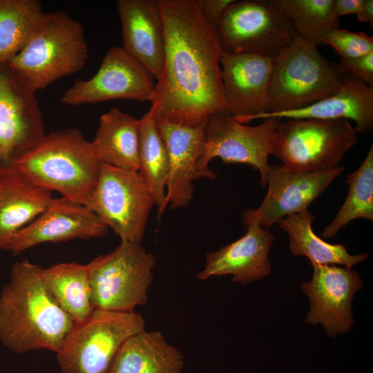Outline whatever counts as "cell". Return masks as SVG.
<instances>
[{
  "label": "cell",
  "instance_id": "cell-1",
  "mask_svg": "<svg viewBox=\"0 0 373 373\" xmlns=\"http://www.w3.org/2000/svg\"><path fill=\"white\" fill-rule=\"evenodd\" d=\"M158 1L165 51L151 108L157 122L195 127L225 113L220 38L198 0Z\"/></svg>",
  "mask_w": 373,
  "mask_h": 373
},
{
  "label": "cell",
  "instance_id": "cell-2",
  "mask_svg": "<svg viewBox=\"0 0 373 373\" xmlns=\"http://www.w3.org/2000/svg\"><path fill=\"white\" fill-rule=\"evenodd\" d=\"M42 269L27 259L15 262L0 293V342L17 354H57L75 325L48 292Z\"/></svg>",
  "mask_w": 373,
  "mask_h": 373
},
{
  "label": "cell",
  "instance_id": "cell-3",
  "mask_svg": "<svg viewBox=\"0 0 373 373\" xmlns=\"http://www.w3.org/2000/svg\"><path fill=\"white\" fill-rule=\"evenodd\" d=\"M100 164L91 141L79 130L67 128L46 134L14 166L34 183L86 206Z\"/></svg>",
  "mask_w": 373,
  "mask_h": 373
},
{
  "label": "cell",
  "instance_id": "cell-4",
  "mask_svg": "<svg viewBox=\"0 0 373 373\" xmlns=\"http://www.w3.org/2000/svg\"><path fill=\"white\" fill-rule=\"evenodd\" d=\"M88 59L82 25L64 11L43 15L28 41L8 64L36 92L80 70Z\"/></svg>",
  "mask_w": 373,
  "mask_h": 373
},
{
  "label": "cell",
  "instance_id": "cell-5",
  "mask_svg": "<svg viewBox=\"0 0 373 373\" xmlns=\"http://www.w3.org/2000/svg\"><path fill=\"white\" fill-rule=\"evenodd\" d=\"M345 74L339 64L320 53L315 43L298 35L274 59L263 114L300 109L328 97L339 90Z\"/></svg>",
  "mask_w": 373,
  "mask_h": 373
},
{
  "label": "cell",
  "instance_id": "cell-6",
  "mask_svg": "<svg viewBox=\"0 0 373 373\" xmlns=\"http://www.w3.org/2000/svg\"><path fill=\"white\" fill-rule=\"evenodd\" d=\"M358 140V133L347 119H280L269 155L276 156L285 170L317 172L338 166Z\"/></svg>",
  "mask_w": 373,
  "mask_h": 373
},
{
  "label": "cell",
  "instance_id": "cell-7",
  "mask_svg": "<svg viewBox=\"0 0 373 373\" xmlns=\"http://www.w3.org/2000/svg\"><path fill=\"white\" fill-rule=\"evenodd\" d=\"M156 257L141 245L126 242L86 265L94 309L131 312L147 301Z\"/></svg>",
  "mask_w": 373,
  "mask_h": 373
},
{
  "label": "cell",
  "instance_id": "cell-8",
  "mask_svg": "<svg viewBox=\"0 0 373 373\" xmlns=\"http://www.w3.org/2000/svg\"><path fill=\"white\" fill-rule=\"evenodd\" d=\"M137 312L95 309L84 322L75 324L57 353L63 373H108L125 341L144 330Z\"/></svg>",
  "mask_w": 373,
  "mask_h": 373
},
{
  "label": "cell",
  "instance_id": "cell-9",
  "mask_svg": "<svg viewBox=\"0 0 373 373\" xmlns=\"http://www.w3.org/2000/svg\"><path fill=\"white\" fill-rule=\"evenodd\" d=\"M155 198L137 171L101 163L86 207L113 229L121 242L141 245Z\"/></svg>",
  "mask_w": 373,
  "mask_h": 373
},
{
  "label": "cell",
  "instance_id": "cell-10",
  "mask_svg": "<svg viewBox=\"0 0 373 373\" xmlns=\"http://www.w3.org/2000/svg\"><path fill=\"white\" fill-rule=\"evenodd\" d=\"M223 52L275 59L298 37L289 20L269 0L234 1L217 27Z\"/></svg>",
  "mask_w": 373,
  "mask_h": 373
},
{
  "label": "cell",
  "instance_id": "cell-11",
  "mask_svg": "<svg viewBox=\"0 0 373 373\" xmlns=\"http://www.w3.org/2000/svg\"><path fill=\"white\" fill-rule=\"evenodd\" d=\"M279 120L269 117L259 125L249 126L226 113L209 116L204 124L202 152L197 164L198 179H214L217 174L209 169V164L220 157L224 164H245L258 170L261 186H267L269 146Z\"/></svg>",
  "mask_w": 373,
  "mask_h": 373
},
{
  "label": "cell",
  "instance_id": "cell-12",
  "mask_svg": "<svg viewBox=\"0 0 373 373\" xmlns=\"http://www.w3.org/2000/svg\"><path fill=\"white\" fill-rule=\"evenodd\" d=\"M35 93L8 64L0 66V169L14 166L46 135Z\"/></svg>",
  "mask_w": 373,
  "mask_h": 373
},
{
  "label": "cell",
  "instance_id": "cell-13",
  "mask_svg": "<svg viewBox=\"0 0 373 373\" xmlns=\"http://www.w3.org/2000/svg\"><path fill=\"white\" fill-rule=\"evenodd\" d=\"M155 84L150 72L123 47L111 48L90 79L76 81L62 95L68 106L124 99L140 102L154 99Z\"/></svg>",
  "mask_w": 373,
  "mask_h": 373
},
{
  "label": "cell",
  "instance_id": "cell-14",
  "mask_svg": "<svg viewBox=\"0 0 373 373\" xmlns=\"http://www.w3.org/2000/svg\"><path fill=\"white\" fill-rule=\"evenodd\" d=\"M269 168L268 191L261 204L256 209H245L242 213L246 228L256 224L267 229L286 216L307 210L345 169L338 165L317 172H294L281 165Z\"/></svg>",
  "mask_w": 373,
  "mask_h": 373
},
{
  "label": "cell",
  "instance_id": "cell-15",
  "mask_svg": "<svg viewBox=\"0 0 373 373\" xmlns=\"http://www.w3.org/2000/svg\"><path fill=\"white\" fill-rule=\"evenodd\" d=\"M312 265V279L300 285L309 299L306 323L313 325L320 323L332 338L350 332L354 325L352 300L363 285L360 275L346 267Z\"/></svg>",
  "mask_w": 373,
  "mask_h": 373
},
{
  "label": "cell",
  "instance_id": "cell-16",
  "mask_svg": "<svg viewBox=\"0 0 373 373\" xmlns=\"http://www.w3.org/2000/svg\"><path fill=\"white\" fill-rule=\"evenodd\" d=\"M108 229L88 207L64 197L53 198L48 207L15 233L1 250L18 255L41 243L104 237Z\"/></svg>",
  "mask_w": 373,
  "mask_h": 373
},
{
  "label": "cell",
  "instance_id": "cell-17",
  "mask_svg": "<svg viewBox=\"0 0 373 373\" xmlns=\"http://www.w3.org/2000/svg\"><path fill=\"white\" fill-rule=\"evenodd\" d=\"M273 66L274 59L262 55L223 52L225 113L243 124L265 113Z\"/></svg>",
  "mask_w": 373,
  "mask_h": 373
},
{
  "label": "cell",
  "instance_id": "cell-18",
  "mask_svg": "<svg viewBox=\"0 0 373 373\" xmlns=\"http://www.w3.org/2000/svg\"><path fill=\"white\" fill-rule=\"evenodd\" d=\"M204 124L189 127L157 122L169 159L166 194L157 208L158 220L168 205L171 209H177L190 203L194 192L193 182L198 179L197 164L202 152Z\"/></svg>",
  "mask_w": 373,
  "mask_h": 373
},
{
  "label": "cell",
  "instance_id": "cell-19",
  "mask_svg": "<svg viewBox=\"0 0 373 373\" xmlns=\"http://www.w3.org/2000/svg\"><path fill=\"white\" fill-rule=\"evenodd\" d=\"M123 48L157 80L161 76L165 33L158 0H119Z\"/></svg>",
  "mask_w": 373,
  "mask_h": 373
},
{
  "label": "cell",
  "instance_id": "cell-20",
  "mask_svg": "<svg viewBox=\"0 0 373 373\" xmlns=\"http://www.w3.org/2000/svg\"><path fill=\"white\" fill-rule=\"evenodd\" d=\"M235 242L206 254L204 269L196 274L200 280L231 274L232 282L242 285L265 278L271 273L269 251L274 236L256 224Z\"/></svg>",
  "mask_w": 373,
  "mask_h": 373
},
{
  "label": "cell",
  "instance_id": "cell-21",
  "mask_svg": "<svg viewBox=\"0 0 373 373\" xmlns=\"http://www.w3.org/2000/svg\"><path fill=\"white\" fill-rule=\"evenodd\" d=\"M345 119L355 122L357 133H367L373 127V87L346 70L343 84L334 95L300 109L261 114L254 118Z\"/></svg>",
  "mask_w": 373,
  "mask_h": 373
},
{
  "label": "cell",
  "instance_id": "cell-22",
  "mask_svg": "<svg viewBox=\"0 0 373 373\" xmlns=\"http://www.w3.org/2000/svg\"><path fill=\"white\" fill-rule=\"evenodd\" d=\"M52 191L15 166L0 169V249L49 205Z\"/></svg>",
  "mask_w": 373,
  "mask_h": 373
},
{
  "label": "cell",
  "instance_id": "cell-23",
  "mask_svg": "<svg viewBox=\"0 0 373 373\" xmlns=\"http://www.w3.org/2000/svg\"><path fill=\"white\" fill-rule=\"evenodd\" d=\"M183 356L158 331L143 330L128 338L108 373H180Z\"/></svg>",
  "mask_w": 373,
  "mask_h": 373
},
{
  "label": "cell",
  "instance_id": "cell-24",
  "mask_svg": "<svg viewBox=\"0 0 373 373\" xmlns=\"http://www.w3.org/2000/svg\"><path fill=\"white\" fill-rule=\"evenodd\" d=\"M140 119L113 108L102 114L91 141L100 163L138 172Z\"/></svg>",
  "mask_w": 373,
  "mask_h": 373
},
{
  "label": "cell",
  "instance_id": "cell-25",
  "mask_svg": "<svg viewBox=\"0 0 373 373\" xmlns=\"http://www.w3.org/2000/svg\"><path fill=\"white\" fill-rule=\"evenodd\" d=\"M314 220L315 217L307 209L277 222L289 236L292 254L307 257L311 265H339L350 269L368 258V254L352 255L343 244H330L318 237L312 227Z\"/></svg>",
  "mask_w": 373,
  "mask_h": 373
},
{
  "label": "cell",
  "instance_id": "cell-26",
  "mask_svg": "<svg viewBox=\"0 0 373 373\" xmlns=\"http://www.w3.org/2000/svg\"><path fill=\"white\" fill-rule=\"evenodd\" d=\"M48 292L75 324L86 321L94 311L86 265L61 262L42 269Z\"/></svg>",
  "mask_w": 373,
  "mask_h": 373
},
{
  "label": "cell",
  "instance_id": "cell-27",
  "mask_svg": "<svg viewBox=\"0 0 373 373\" xmlns=\"http://www.w3.org/2000/svg\"><path fill=\"white\" fill-rule=\"evenodd\" d=\"M169 159L151 108L140 119L138 173L151 189L157 208L165 198Z\"/></svg>",
  "mask_w": 373,
  "mask_h": 373
},
{
  "label": "cell",
  "instance_id": "cell-28",
  "mask_svg": "<svg viewBox=\"0 0 373 373\" xmlns=\"http://www.w3.org/2000/svg\"><path fill=\"white\" fill-rule=\"evenodd\" d=\"M44 14L37 0H0V66L19 53Z\"/></svg>",
  "mask_w": 373,
  "mask_h": 373
},
{
  "label": "cell",
  "instance_id": "cell-29",
  "mask_svg": "<svg viewBox=\"0 0 373 373\" xmlns=\"http://www.w3.org/2000/svg\"><path fill=\"white\" fill-rule=\"evenodd\" d=\"M291 23L297 34L317 46L327 34L339 28L334 12V0H269Z\"/></svg>",
  "mask_w": 373,
  "mask_h": 373
},
{
  "label": "cell",
  "instance_id": "cell-30",
  "mask_svg": "<svg viewBox=\"0 0 373 373\" xmlns=\"http://www.w3.org/2000/svg\"><path fill=\"white\" fill-rule=\"evenodd\" d=\"M347 198L333 220L324 229L322 237L330 238L357 218L373 220V146L361 165L347 175Z\"/></svg>",
  "mask_w": 373,
  "mask_h": 373
},
{
  "label": "cell",
  "instance_id": "cell-31",
  "mask_svg": "<svg viewBox=\"0 0 373 373\" xmlns=\"http://www.w3.org/2000/svg\"><path fill=\"white\" fill-rule=\"evenodd\" d=\"M324 44L334 48L341 59H350L373 52V37L365 32H355L335 28L325 36Z\"/></svg>",
  "mask_w": 373,
  "mask_h": 373
},
{
  "label": "cell",
  "instance_id": "cell-32",
  "mask_svg": "<svg viewBox=\"0 0 373 373\" xmlns=\"http://www.w3.org/2000/svg\"><path fill=\"white\" fill-rule=\"evenodd\" d=\"M340 66L373 87V52L350 59H341Z\"/></svg>",
  "mask_w": 373,
  "mask_h": 373
},
{
  "label": "cell",
  "instance_id": "cell-33",
  "mask_svg": "<svg viewBox=\"0 0 373 373\" xmlns=\"http://www.w3.org/2000/svg\"><path fill=\"white\" fill-rule=\"evenodd\" d=\"M205 20L215 29L228 7L234 0H198Z\"/></svg>",
  "mask_w": 373,
  "mask_h": 373
},
{
  "label": "cell",
  "instance_id": "cell-34",
  "mask_svg": "<svg viewBox=\"0 0 373 373\" xmlns=\"http://www.w3.org/2000/svg\"><path fill=\"white\" fill-rule=\"evenodd\" d=\"M363 0H334V12L337 18L348 15H356Z\"/></svg>",
  "mask_w": 373,
  "mask_h": 373
},
{
  "label": "cell",
  "instance_id": "cell-35",
  "mask_svg": "<svg viewBox=\"0 0 373 373\" xmlns=\"http://www.w3.org/2000/svg\"><path fill=\"white\" fill-rule=\"evenodd\" d=\"M356 15L359 22H367L373 24V1L363 0L361 6Z\"/></svg>",
  "mask_w": 373,
  "mask_h": 373
},
{
  "label": "cell",
  "instance_id": "cell-36",
  "mask_svg": "<svg viewBox=\"0 0 373 373\" xmlns=\"http://www.w3.org/2000/svg\"><path fill=\"white\" fill-rule=\"evenodd\" d=\"M0 251H1V249H0Z\"/></svg>",
  "mask_w": 373,
  "mask_h": 373
}]
</instances>
